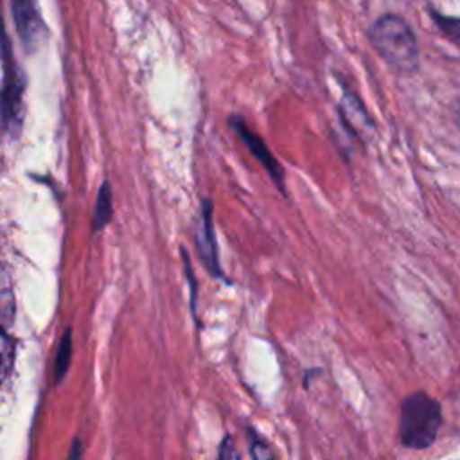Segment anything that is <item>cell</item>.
Segmentation results:
<instances>
[{
  "label": "cell",
  "mask_w": 460,
  "mask_h": 460,
  "mask_svg": "<svg viewBox=\"0 0 460 460\" xmlns=\"http://www.w3.org/2000/svg\"><path fill=\"white\" fill-rule=\"evenodd\" d=\"M203 261L207 268L212 271V275L221 277V268L217 261V246H216V237H214V226H212V203L210 199H205L203 203V239L199 244Z\"/></svg>",
  "instance_id": "cell-5"
},
{
  "label": "cell",
  "mask_w": 460,
  "mask_h": 460,
  "mask_svg": "<svg viewBox=\"0 0 460 460\" xmlns=\"http://www.w3.org/2000/svg\"><path fill=\"white\" fill-rule=\"evenodd\" d=\"M437 25H440V29L449 34L451 38H458L460 40V18H446V16H435Z\"/></svg>",
  "instance_id": "cell-10"
},
{
  "label": "cell",
  "mask_w": 460,
  "mask_h": 460,
  "mask_svg": "<svg viewBox=\"0 0 460 460\" xmlns=\"http://www.w3.org/2000/svg\"><path fill=\"white\" fill-rule=\"evenodd\" d=\"M13 341L9 340V336L5 334L4 327H0V381H4V377L9 374L11 367H13Z\"/></svg>",
  "instance_id": "cell-8"
},
{
  "label": "cell",
  "mask_w": 460,
  "mask_h": 460,
  "mask_svg": "<svg viewBox=\"0 0 460 460\" xmlns=\"http://www.w3.org/2000/svg\"><path fill=\"white\" fill-rule=\"evenodd\" d=\"M14 314V295L11 288V280L4 268L0 266V327L11 323Z\"/></svg>",
  "instance_id": "cell-7"
},
{
  "label": "cell",
  "mask_w": 460,
  "mask_h": 460,
  "mask_svg": "<svg viewBox=\"0 0 460 460\" xmlns=\"http://www.w3.org/2000/svg\"><path fill=\"white\" fill-rule=\"evenodd\" d=\"M13 5H14L13 9H14L16 22H18V29L23 34V38H34L41 27L36 2L34 0H13Z\"/></svg>",
  "instance_id": "cell-6"
},
{
  "label": "cell",
  "mask_w": 460,
  "mask_h": 460,
  "mask_svg": "<svg viewBox=\"0 0 460 460\" xmlns=\"http://www.w3.org/2000/svg\"><path fill=\"white\" fill-rule=\"evenodd\" d=\"M340 117H341V122L350 131H354V135H358V137L374 129V124H372L367 110L363 108L358 95L352 92L343 93V97L340 101Z\"/></svg>",
  "instance_id": "cell-4"
},
{
  "label": "cell",
  "mask_w": 460,
  "mask_h": 460,
  "mask_svg": "<svg viewBox=\"0 0 460 460\" xmlns=\"http://www.w3.org/2000/svg\"><path fill=\"white\" fill-rule=\"evenodd\" d=\"M377 54L399 74H413L419 66V47L410 25L395 14L377 18L368 29Z\"/></svg>",
  "instance_id": "cell-1"
},
{
  "label": "cell",
  "mask_w": 460,
  "mask_h": 460,
  "mask_svg": "<svg viewBox=\"0 0 460 460\" xmlns=\"http://www.w3.org/2000/svg\"><path fill=\"white\" fill-rule=\"evenodd\" d=\"M442 426V406L426 392H413L401 402L399 440L408 449L429 447Z\"/></svg>",
  "instance_id": "cell-2"
},
{
  "label": "cell",
  "mask_w": 460,
  "mask_h": 460,
  "mask_svg": "<svg viewBox=\"0 0 460 460\" xmlns=\"http://www.w3.org/2000/svg\"><path fill=\"white\" fill-rule=\"evenodd\" d=\"M248 431H250V438H252V442H250V455L253 458H271L273 453L270 451V446L261 437H257L253 433V429H248Z\"/></svg>",
  "instance_id": "cell-9"
},
{
  "label": "cell",
  "mask_w": 460,
  "mask_h": 460,
  "mask_svg": "<svg viewBox=\"0 0 460 460\" xmlns=\"http://www.w3.org/2000/svg\"><path fill=\"white\" fill-rule=\"evenodd\" d=\"M230 126L234 128V131L237 133V137L244 142V146L248 147V151L255 156V160L266 169V172L270 174V178L273 180V183L282 190L284 189V172L280 164L275 160V156L271 155V151L268 149V146L264 144V140L253 131L250 129L243 119H239L237 115H234L230 119Z\"/></svg>",
  "instance_id": "cell-3"
},
{
  "label": "cell",
  "mask_w": 460,
  "mask_h": 460,
  "mask_svg": "<svg viewBox=\"0 0 460 460\" xmlns=\"http://www.w3.org/2000/svg\"><path fill=\"white\" fill-rule=\"evenodd\" d=\"M219 458H239V453H237V449H234V444H232L230 437H225V440L221 442Z\"/></svg>",
  "instance_id": "cell-11"
}]
</instances>
